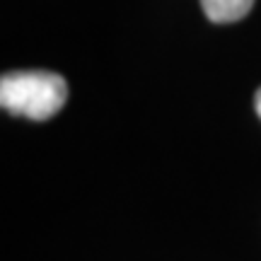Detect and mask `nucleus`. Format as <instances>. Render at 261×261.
Listing matches in <instances>:
<instances>
[{"label":"nucleus","instance_id":"nucleus-1","mask_svg":"<svg viewBox=\"0 0 261 261\" xmlns=\"http://www.w3.org/2000/svg\"><path fill=\"white\" fill-rule=\"evenodd\" d=\"M68 85L58 73L48 70H15L0 80V104L15 116L46 121L63 109Z\"/></svg>","mask_w":261,"mask_h":261},{"label":"nucleus","instance_id":"nucleus-3","mask_svg":"<svg viewBox=\"0 0 261 261\" xmlns=\"http://www.w3.org/2000/svg\"><path fill=\"white\" fill-rule=\"evenodd\" d=\"M254 107H256V114H259V119H261V90L256 92V97H254Z\"/></svg>","mask_w":261,"mask_h":261},{"label":"nucleus","instance_id":"nucleus-2","mask_svg":"<svg viewBox=\"0 0 261 261\" xmlns=\"http://www.w3.org/2000/svg\"><path fill=\"white\" fill-rule=\"evenodd\" d=\"M254 0H201V10L215 24H230L252 10Z\"/></svg>","mask_w":261,"mask_h":261}]
</instances>
